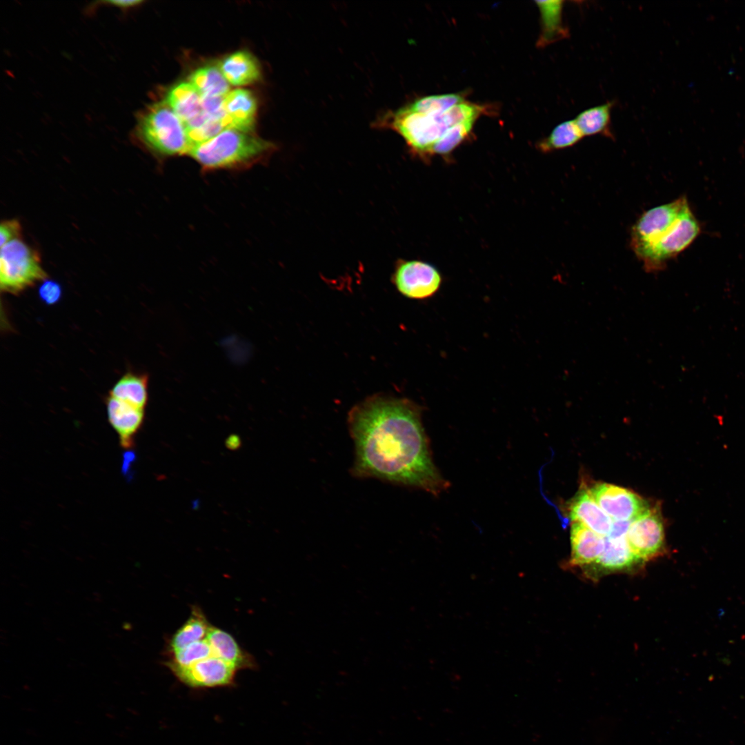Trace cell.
I'll use <instances>...</instances> for the list:
<instances>
[{
    "label": "cell",
    "mask_w": 745,
    "mask_h": 745,
    "mask_svg": "<svg viewBox=\"0 0 745 745\" xmlns=\"http://www.w3.org/2000/svg\"><path fill=\"white\" fill-rule=\"evenodd\" d=\"M541 18V33L537 46L544 47L568 37L563 20V1H536Z\"/></svg>",
    "instance_id": "d6986e66"
},
{
    "label": "cell",
    "mask_w": 745,
    "mask_h": 745,
    "mask_svg": "<svg viewBox=\"0 0 745 745\" xmlns=\"http://www.w3.org/2000/svg\"><path fill=\"white\" fill-rule=\"evenodd\" d=\"M465 101L459 94L431 95L418 99L408 105L411 109L426 114L443 113L457 104Z\"/></svg>",
    "instance_id": "83f0119b"
},
{
    "label": "cell",
    "mask_w": 745,
    "mask_h": 745,
    "mask_svg": "<svg viewBox=\"0 0 745 745\" xmlns=\"http://www.w3.org/2000/svg\"><path fill=\"white\" fill-rule=\"evenodd\" d=\"M568 514L573 522H579L601 536L609 535L612 519L602 510L589 490L581 489L573 498Z\"/></svg>",
    "instance_id": "4fadbf2b"
},
{
    "label": "cell",
    "mask_w": 745,
    "mask_h": 745,
    "mask_svg": "<svg viewBox=\"0 0 745 745\" xmlns=\"http://www.w3.org/2000/svg\"><path fill=\"white\" fill-rule=\"evenodd\" d=\"M211 627L200 608L193 606L188 619L169 639L167 646L168 653L206 639Z\"/></svg>",
    "instance_id": "44dd1931"
},
{
    "label": "cell",
    "mask_w": 745,
    "mask_h": 745,
    "mask_svg": "<svg viewBox=\"0 0 745 745\" xmlns=\"http://www.w3.org/2000/svg\"><path fill=\"white\" fill-rule=\"evenodd\" d=\"M48 277L38 252L21 239L1 247L0 287L2 292L18 295Z\"/></svg>",
    "instance_id": "5b68a950"
},
{
    "label": "cell",
    "mask_w": 745,
    "mask_h": 745,
    "mask_svg": "<svg viewBox=\"0 0 745 745\" xmlns=\"http://www.w3.org/2000/svg\"><path fill=\"white\" fill-rule=\"evenodd\" d=\"M137 134L146 146L161 155L188 154L191 148L183 122L165 102L153 105L141 117Z\"/></svg>",
    "instance_id": "277c9868"
},
{
    "label": "cell",
    "mask_w": 745,
    "mask_h": 745,
    "mask_svg": "<svg viewBox=\"0 0 745 745\" xmlns=\"http://www.w3.org/2000/svg\"><path fill=\"white\" fill-rule=\"evenodd\" d=\"M62 295L61 287L57 282L52 280H44L39 288V296L41 300L47 305L57 304Z\"/></svg>",
    "instance_id": "f1b7e54d"
},
{
    "label": "cell",
    "mask_w": 745,
    "mask_h": 745,
    "mask_svg": "<svg viewBox=\"0 0 745 745\" xmlns=\"http://www.w3.org/2000/svg\"><path fill=\"white\" fill-rule=\"evenodd\" d=\"M106 405L108 419L117 432L121 445L123 448L132 446L133 437L143 421V409L110 396L107 397Z\"/></svg>",
    "instance_id": "5bb4252c"
},
{
    "label": "cell",
    "mask_w": 745,
    "mask_h": 745,
    "mask_svg": "<svg viewBox=\"0 0 745 745\" xmlns=\"http://www.w3.org/2000/svg\"><path fill=\"white\" fill-rule=\"evenodd\" d=\"M699 232V225L687 203L673 226L637 258L645 271L657 272L668 260L689 246Z\"/></svg>",
    "instance_id": "8992f818"
},
{
    "label": "cell",
    "mask_w": 745,
    "mask_h": 745,
    "mask_svg": "<svg viewBox=\"0 0 745 745\" xmlns=\"http://www.w3.org/2000/svg\"><path fill=\"white\" fill-rule=\"evenodd\" d=\"M229 128L251 132L255 122L257 110V100L252 92L246 89H235L224 97Z\"/></svg>",
    "instance_id": "2e32d148"
},
{
    "label": "cell",
    "mask_w": 745,
    "mask_h": 745,
    "mask_svg": "<svg viewBox=\"0 0 745 745\" xmlns=\"http://www.w3.org/2000/svg\"><path fill=\"white\" fill-rule=\"evenodd\" d=\"M166 666L181 683L192 688L231 685L238 670L232 664L214 655L189 666Z\"/></svg>",
    "instance_id": "8fae6325"
},
{
    "label": "cell",
    "mask_w": 745,
    "mask_h": 745,
    "mask_svg": "<svg viewBox=\"0 0 745 745\" xmlns=\"http://www.w3.org/2000/svg\"><path fill=\"white\" fill-rule=\"evenodd\" d=\"M143 1L139 0H113L103 1V3H106L108 6H115L122 10H127L141 3Z\"/></svg>",
    "instance_id": "1f68e13d"
},
{
    "label": "cell",
    "mask_w": 745,
    "mask_h": 745,
    "mask_svg": "<svg viewBox=\"0 0 745 745\" xmlns=\"http://www.w3.org/2000/svg\"><path fill=\"white\" fill-rule=\"evenodd\" d=\"M190 83L202 97H224L230 92L229 83L215 66L198 68L190 75Z\"/></svg>",
    "instance_id": "cb8c5ba5"
},
{
    "label": "cell",
    "mask_w": 745,
    "mask_h": 745,
    "mask_svg": "<svg viewBox=\"0 0 745 745\" xmlns=\"http://www.w3.org/2000/svg\"><path fill=\"white\" fill-rule=\"evenodd\" d=\"M169 655L166 666H189L212 655V652L209 643L204 639L169 653Z\"/></svg>",
    "instance_id": "484cf974"
},
{
    "label": "cell",
    "mask_w": 745,
    "mask_h": 745,
    "mask_svg": "<svg viewBox=\"0 0 745 745\" xmlns=\"http://www.w3.org/2000/svg\"><path fill=\"white\" fill-rule=\"evenodd\" d=\"M684 197L645 211L631 229L630 244L638 257L655 244L673 226L684 206Z\"/></svg>",
    "instance_id": "52a82bcc"
},
{
    "label": "cell",
    "mask_w": 745,
    "mask_h": 745,
    "mask_svg": "<svg viewBox=\"0 0 745 745\" xmlns=\"http://www.w3.org/2000/svg\"><path fill=\"white\" fill-rule=\"evenodd\" d=\"M614 103L608 101L586 109L574 119L583 137L602 135L614 138L611 130V111Z\"/></svg>",
    "instance_id": "603a6c76"
},
{
    "label": "cell",
    "mask_w": 745,
    "mask_h": 745,
    "mask_svg": "<svg viewBox=\"0 0 745 745\" xmlns=\"http://www.w3.org/2000/svg\"><path fill=\"white\" fill-rule=\"evenodd\" d=\"M602 510L614 521H633L649 508L635 493L608 483H596L589 490Z\"/></svg>",
    "instance_id": "30bf717a"
},
{
    "label": "cell",
    "mask_w": 745,
    "mask_h": 745,
    "mask_svg": "<svg viewBox=\"0 0 745 745\" xmlns=\"http://www.w3.org/2000/svg\"><path fill=\"white\" fill-rule=\"evenodd\" d=\"M626 539L631 550L643 564L662 555L665 550V536L658 508H650L632 521Z\"/></svg>",
    "instance_id": "9c48e42d"
},
{
    "label": "cell",
    "mask_w": 745,
    "mask_h": 745,
    "mask_svg": "<svg viewBox=\"0 0 745 745\" xmlns=\"http://www.w3.org/2000/svg\"><path fill=\"white\" fill-rule=\"evenodd\" d=\"M632 521H615L608 535L611 538L626 537Z\"/></svg>",
    "instance_id": "4dcf8cb0"
},
{
    "label": "cell",
    "mask_w": 745,
    "mask_h": 745,
    "mask_svg": "<svg viewBox=\"0 0 745 745\" xmlns=\"http://www.w3.org/2000/svg\"><path fill=\"white\" fill-rule=\"evenodd\" d=\"M272 143L252 134L226 128L215 137L193 146L188 154L206 169L248 166L268 154Z\"/></svg>",
    "instance_id": "3957f363"
},
{
    "label": "cell",
    "mask_w": 745,
    "mask_h": 745,
    "mask_svg": "<svg viewBox=\"0 0 745 745\" xmlns=\"http://www.w3.org/2000/svg\"><path fill=\"white\" fill-rule=\"evenodd\" d=\"M571 554L569 567L587 566L598 559L604 548V538L584 524L573 522L570 527Z\"/></svg>",
    "instance_id": "9a60e30c"
},
{
    "label": "cell",
    "mask_w": 745,
    "mask_h": 745,
    "mask_svg": "<svg viewBox=\"0 0 745 745\" xmlns=\"http://www.w3.org/2000/svg\"><path fill=\"white\" fill-rule=\"evenodd\" d=\"M583 137L575 120H567L555 126L549 135L538 143V148L544 152L565 149L573 146Z\"/></svg>",
    "instance_id": "d4e9b609"
},
{
    "label": "cell",
    "mask_w": 745,
    "mask_h": 745,
    "mask_svg": "<svg viewBox=\"0 0 745 745\" xmlns=\"http://www.w3.org/2000/svg\"><path fill=\"white\" fill-rule=\"evenodd\" d=\"M166 103L171 108L183 125L203 115L202 97L189 83H181L168 93Z\"/></svg>",
    "instance_id": "ffe728a7"
},
{
    "label": "cell",
    "mask_w": 745,
    "mask_h": 745,
    "mask_svg": "<svg viewBox=\"0 0 745 745\" xmlns=\"http://www.w3.org/2000/svg\"><path fill=\"white\" fill-rule=\"evenodd\" d=\"M22 228L17 219L3 221L0 226L1 247L8 243L21 239Z\"/></svg>",
    "instance_id": "f546056e"
},
{
    "label": "cell",
    "mask_w": 745,
    "mask_h": 745,
    "mask_svg": "<svg viewBox=\"0 0 745 745\" xmlns=\"http://www.w3.org/2000/svg\"><path fill=\"white\" fill-rule=\"evenodd\" d=\"M604 550L597 561L585 566L583 573L590 579H597L604 575L629 572L643 563L634 555L626 536L619 538H604Z\"/></svg>",
    "instance_id": "7c38bea8"
},
{
    "label": "cell",
    "mask_w": 745,
    "mask_h": 745,
    "mask_svg": "<svg viewBox=\"0 0 745 745\" xmlns=\"http://www.w3.org/2000/svg\"><path fill=\"white\" fill-rule=\"evenodd\" d=\"M148 386L146 375L128 372L112 386L109 396L143 409L148 401Z\"/></svg>",
    "instance_id": "7402d4cb"
},
{
    "label": "cell",
    "mask_w": 745,
    "mask_h": 745,
    "mask_svg": "<svg viewBox=\"0 0 745 745\" xmlns=\"http://www.w3.org/2000/svg\"><path fill=\"white\" fill-rule=\"evenodd\" d=\"M413 401L375 394L352 407L348 429L355 449L354 476L374 477L437 495L447 483L435 466Z\"/></svg>",
    "instance_id": "6da1fadb"
},
{
    "label": "cell",
    "mask_w": 745,
    "mask_h": 745,
    "mask_svg": "<svg viewBox=\"0 0 745 745\" xmlns=\"http://www.w3.org/2000/svg\"><path fill=\"white\" fill-rule=\"evenodd\" d=\"M476 119L460 122L450 129L435 143L430 155H449L470 132Z\"/></svg>",
    "instance_id": "4316f807"
},
{
    "label": "cell",
    "mask_w": 745,
    "mask_h": 745,
    "mask_svg": "<svg viewBox=\"0 0 745 745\" xmlns=\"http://www.w3.org/2000/svg\"><path fill=\"white\" fill-rule=\"evenodd\" d=\"M392 281L404 297L424 300L433 297L439 290L442 277L432 264L419 260H402L396 265Z\"/></svg>",
    "instance_id": "ba28073f"
},
{
    "label": "cell",
    "mask_w": 745,
    "mask_h": 745,
    "mask_svg": "<svg viewBox=\"0 0 745 745\" xmlns=\"http://www.w3.org/2000/svg\"><path fill=\"white\" fill-rule=\"evenodd\" d=\"M219 69L227 81L234 86H246L258 81L261 69L258 61L248 51L240 50L225 57Z\"/></svg>",
    "instance_id": "e0dca14e"
},
{
    "label": "cell",
    "mask_w": 745,
    "mask_h": 745,
    "mask_svg": "<svg viewBox=\"0 0 745 745\" xmlns=\"http://www.w3.org/2000/svg\"><path fill=\"white\" fill-rule=\"evenodd\" d=\"M206 639L211 647L212 655L232 664L237 670L255 668L254 657L244 650L228 633L212 626Z\"/></svg>",
    "instance_id": "ac0fdd59"
},
{
    "label": "cell",
    "mask_w": 745,
    "mask_h": 745,
    "mask_svg": "<svg viewBox=\"0 0 745 745\" xmlns=\"http://www.w3.org/2000/svg\"><path fill=\"white\" fill-rule=\"evenodd\" d=\"M239 445H240V439H239L238 436L232 435V436L229 437L228 438V439L226 440V446H227V447H228V448H230L231 449L237 448V447L239 446Z\"/></svg>",
    "instance_id": "d6a6232c"
},
{
    "label": "cell",
    "mask_w": 745,
    "mask_h": 745,
    "mask_svg": "<svg viewBox=\"0 0 745 745\" xmlns=\"http://www.w3.org/2000/svg\"><path fill=\"white\" fill-rule=\"evenodd\" d=\"M482 106L464 101L439 114H426L406 106L384 117L380 126L398 132L410 149L421 156L430 155L435 143L453 126L476 119L484 111Z\"/></svg>",
    "instance_id": "7a4b0ae2"
}]
</instances>
